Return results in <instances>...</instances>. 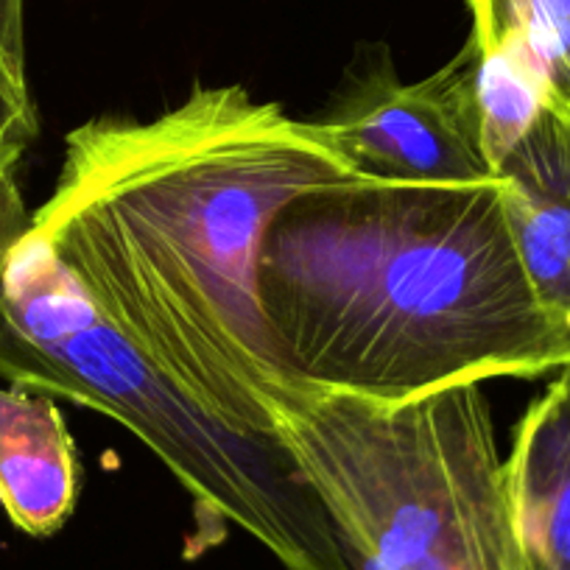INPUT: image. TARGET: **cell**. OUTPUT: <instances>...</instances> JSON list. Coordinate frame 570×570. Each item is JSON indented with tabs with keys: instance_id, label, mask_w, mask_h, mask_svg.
I'll use <instances>...</instances> for the list:
<instances>
[{
	"instance_id": "4",
	"label": "cell",
	"mask_w": 570,
	"mask_h": 570,
	"mask_svg": "<svg viewBox=\"0 0 570 570\" xmlns=\"http://www.w3.org/2000/svg\"><path fill=\"white\" fill-rule=\"evenodd\" d=\"M274 436L350 570H507L503 459L481 383L377 405L283 389Z\"/></svg>"
},
{
	"instance_id": "15",
	"label": "cell",
	"mask_w": 570,
	"mask_h": 570,
	"mask_svg": "<svg viewBox=\"0 0 570 570\" xmlns=\"http://www.w3.org/2000/svg\"><path fill=\"white\" fill-rule=\"evenodd\" d=\"M557 98H559V107H562V112H564V115H568V120H570V98L559 96V92H557Z\"/></svg>"
},
{
	"instance_id": "7",
	"label": "cell",
	"mask_w": 570,
	"mask_h": 570,
	"mask_svg": "<svg viewBox=\"0 0 570 570\" xmlns=\"http://www.w3.org/2000/svg\"><path fill=\"white\" fill-rule=\"evenodd\" d=\"M498 179L520 263L570 342V120L557 96Z\"/></svg>"
},
{
	"instance_id": "10",
	"label": "cell",
	"mask_w": 570,
	"mask_h": 570,
	"mask_svg": "<svg viewBox=\"0 0 570 570\" xmlns=\"http://www.w3.org/2000/svg\"><path fill=\"white\" fill-rule=\"evenodd\" d=\"M531 35L559 96L570 98V0H523Z\"/></svg>"
},
{
	"instance_id": "3",
	"label": "cell",
	"mask_w": 570,
	"mask_h": 570,
	"mask_svg": "<svg viewBox=\"0 0 570 570\" xmlns=\"http://www.w3.org/2000/svg\"><path fill=\"white\" fill-rule=\"evenodd\" d=\"M0 377L129 428L202 520L235 525L285 570H350L325 507L288 451L277 440L227 431L142 361L31 224L0 268Z\"/></svg>"
},
{
	"instance_id": "9",
	"label": "cell",
	"mask_w": 570,
	"mask_h": 570,
	"mask_svg": "<svg viewBox=\"0 0 570 570\" xmlns=\"http://www.w3.org/2000/svg\"><path fill=\"white\" fill-rule=\"evenodd\" d=\"M81 464L53 397L0 386V507L14 529L51 537L76 512Z\"/></svg>"
},
{
	"instance_id": "11",
	"label": "cell",
	"mask_w": 570,
	"mask_h": 570,
	"mask_svg": "<svg viewBox=\"0 0 570 570\" xmlns=\"http://www.w3.org/2000/svg\"><path fill=\"white\" fill-rule=\"evenodd\" d=\"M40 131L29 73H20L0 59V149L23 157Z\"/></svg>"
},
{
	"instance_id": "1",
	"label": "cell",
	"mask_w": 570,
	"mask_h": 570,
	"mask_svg": "<svg viewBox=\"0 0 570 570\" xmlns=\"http://www.w3.org/2000/svg\"><path fill=\"white\" fill-rule=\"evenodd\" d=\"M350 183L370 177L314 120L240 85H199L151 120L76 126L31 227L185 397L227 431L277 440L272 403L297 386L261 308L263 235L294 199Z\"/></svg>"
},
{
	"instance_id": "5",
	"label": "cell",
	"mask_w": 570,
	"mask_h": 570,
	"mask_svg": "<svg viewBox=\"0 0 570 570\" xmlns=\"http://www.w3.org/2000/svg\"><path fill=\"white\" fill-rule=\"evenodd\" d=\"M311 120L355 171L375 183L498 179L481 149L470 42L420 81L400 79L389 46H361L331 101Z\"/></svg>"
},
{
	"instance_id": "8",
	"label": "cell",
	"mask_w": 570,
	"mask_h": 570,
	"mask_svg": "<svg viewBox=\"0 0 570 570\" xmlns=\"http://www.w3.org/2000/svg\"><path fill=\"white\" fill-rule=\"evenodd\" d=\"M473 14V92L481 149L495 171L537 126L557 96L531 35L523 0H468Z\"/></svg>"
},
{
	"instance_id": "13",
	"label": "cell",
	"mask_w": 570,
	"mask_h": 570,
	"mask_svg": "<svg viewBox=\"0 0 570 570\" xmlns=\"http://www.w3.org/2000/svg\"><path fill=\"white\" fill-rule=\"evenodd\" d=\"M0 59L26 70V0H0Z\"/></svg>"
},
{
	"instance_id": "14",
	"label": "cell",
	"mask_w": 570,
	"mask_h": 570,
	"mask_svg": "<svg viewBox=\"0 0 570 570\" xmlns=\"http://www.w3.org/2000/svg\"><path fill=\"white\" fill-rule=\"evenodd\" d=\"M18 163H20L18 155H12V151H7V149H0V179L7 177L9 171H18Z\"/></svg>"
},
{
	"instance_id": "6",
	"label": "cell",
	"mask_w": 570,
	"mask_h": 570,
	"mask_svg": "<svg viewBox=\"0 0 570 570\" xmlns=\"http://www.w3.org/2000/svg\"><path fill=\"white\" fill-rule=\"evenodd\" d=\"M509 568L570 570V366L525 409L503 459Z\"/></svg>"
},
{
	"instance_id": "2",
	"label": "cell",
	"mask_w": 570,
	"mask_h": 570,
	"mask_svg": "<svg viewBox=\"0 0 570 570\" xmlns=\"http://www.w3.org/2000/svg\"><path fill=\"white\" fill-rule=\"evenodd\" d=\"M257 292L303 392L400 405L570 364L520 263L501 179L299 196L263 235Z\"/></svg>"
},
{
	"instance_id": "12",
	"label": "cell",
	"mask_w": 570,
	"mask_h": 570,
	"mask_svg": "<svg viewBox=\"0 0 570 570\" xmlns=\"http://www.w3.org/2000/svg\"><path fill=\"white\" fill-rule=\"evenodd\" d=\"M29 224L31 213L26 210L18 174H7V177L0 179V268H3V261H7V252L29 229Z\"/></svg>"
}]
</instances>
